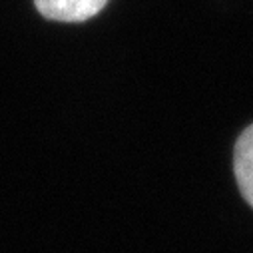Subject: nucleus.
Instances as JSON below:
<instances>
[{
    "label": "nucleus",
    "instance_id": "obj_1",
    "mask_svg": "<svg viewBox=\"0 0 253 253\" xmlns=\"http://www.w3.org/2000/svg\"><path fill=\"white\" fill-rule=\"evenodd\" d=\"M36 10L56 22H84L104 10L108 0H34Z\"/></svg>",
    "mask_w": 253,
    "mask_h": 253
},
{
    "label": "nucleus",
    "instance_id": "obj_2",
    "mask_svg": "<svg viewBox=\"0 0 253 253\" xmlns=\"http://www.w3.org/2000/svg\"><path fill=\"white\" fill-rule=\"evenodd\" d=\"M233 171L243 200L253 208V124L237 138L233 152Z\"/></svg>",
    "mask_w": 253,
    "mask_h": 253
}]
</instances>
